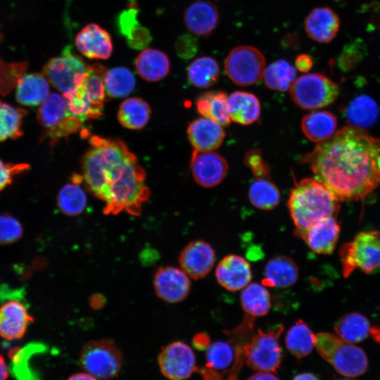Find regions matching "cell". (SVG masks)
Masks as SVG:
<instances>
[{
    "label": "cell",
    "mask_w": 380,
    "mask_h": 380,
    "mask_svg": "<svg viewBox=\"0 0 380 380\" xmlns=\"http://www.w3.org/2000/svg\"><path fill=\"white\" fill-rule=\"evenodd\" d=\"M338 201H357L380 185V139L362 128L345 127L303 158Z\"/></svg>",
    "instance_id": "cell-1"
},
{
    "label": "cell",
    "mask_w": 380,
    "mask_h": 380,
    "mask_svg": "<svg viewBox=\"0 0 380 380\" xmlns=\"http://www.w3.org/2000/svg\"><path fill=\"white\" fill-rule=\"evenodd\" d=\"M89 144L82 160V182L87 190L105 203L103 213L117 215L125 211L139 215L150 190L135 155L118 139L94 135Z\"/></svg>",
    "instance_id": "cell-2"
},
{
    "label": "cell",
    "mask_w": 380,
    "mask_h": 380,
    "mask_svg": "<svg viewBox=\"0 0 380 380\" xmlns=\"http://www.w3.org/2000/svg\"><path fill=\"white\" fill-rule=\"evenodd\" d=\"M287 204L296 227L294 234L298 237L317 222L336 217L340 209L339 201L312 178L302 179L296 184Z\"/></svg>",
    "instance_id": "cell-3"
},
{
    "label": "cell",
    "mask_w": 380,
    "mask_h": 380,
    "mask_svg": "<svg viewBox=\"0 0 380 380\" xmlns=\"http://www.w3.org/2000/svg\"><path fill=\"white\" fill-rule=\"evenodd\" d=\"M315 346L320 356L343 376L357 377L367 368L368 360L365 352L337 335L318 333L315 335Z\"/></svg>",
    "instance_id": "cell-4"
},
{
    "label": "cell",
    "mask_w": 380,
    "mask_h": 380,
    "mask_svg": "<svg viewBox=\"0 0 380 380\" xmlns=\"http://www.w3.org/2000/svg\"><path fill=\"white\" fill-rule=\"evenodd\" d=\"M283 330L282 324L266 331L258 329L246 342L238 343L236 347L241 351L246 364L258 372H275L282 359L279 336Z\"/></svg>",
    "instance_id": "cell-5"
},
{
    "label": "cell",
    "mask_w": 380,
    "mask_h": 380,
    "mask_svg": "<svg viewBox=\"0 0 380 380\" xmlns=\"http://www.w3.org/2000/svg\"><path fill=\"white\" fill-rule=\"evenodd\" d=\"M344 277L356 270L369 274L380 269V232H361L339 251Z\"/></svg>",
    "instance_id": "cell-6"
},
{
    "label": "cell",
    "mask_w": 380,
    "mask_h": 380,
    "mask_svg": "<svg viewBox=\"0 0 380 380\" xmlns=\"http://www.w3.org/2000/svg\"><path fill=\"white\" fill-rule=\"evenodd\" d=\"M79 364L82 369L95 378L110 380L119 374L122 366V355L111 339L92 340L82 348Z\"/></svg>",
    "instance_id": "cell-7"
},
{
    "label": "cell",
    "mask_w": 380,
    "mask_h": 380,
    "mask_svg": "<svg viewBox=\"0 0 380 380\" xmlns=\"http://www.w3.org/2000/svg\"><path fill=\"white\" fill-rule=\"evenodd\" d=\"M289 90L298 106L310 110L333 103L338 95L339 87L324 75L310 73L296 79Z\"/></svg>",
    "instance_id": "cell-8"
},
{
    "label": "cell",
    "mask_w": 380,
    "mask_h": 380,
    "mask_svg": "<svg viewBox=\"0 0 380 380\" xmlns=\"http://www.w3.org/2000/svg\"><path fill=\"white\" fill-rule=\"evenodd\" d=\"M37 120L43 129V137L51 143L76 132L82 123L69 113L63 96L57 92L49 94L40 105Z\"/></svg>",
    "instance_id": "cell-9"
},
{
    "label": "cell",
    "mask_w": 380,
    "mask_h": 380,
    "mask_svg": "<svg viewBox=\"0 0 380 380\" xmlns=\"http://www.w3.org/2000/svg\"><path fill=\"white\" fill-rule=\"evenodd\" d=\"M265 59L255 47L239 46L228 53L224 64L228 77L242 87L253 85L263 77Z\"/></svg>",
    "instance_id": "cell-10"
},
{
    "label": "cell",
    "mask_w": 380,
    "mask_h": 380,
    "mask_svg": "<svg viewBox=\"0 0 380 380\" xmlns=\"http://www.w3.org/2000/svg\"><path fill=\"white\" fill-rule=\"evenodd\" d=\"M88 66L82 59L66 46L61 54L50 58L42 70V75L63 94L75 89L82 82Z\"/></svg>",
    "instance_id": "cell-11"
},
{
    "label": "cell",
    "mask_w": 380,
    "mask_h": 380,
    "mask_svg": "<svg viewBox=\"0 0 380 380\" xmlns=\"http://www.w3.org/2000/svg\"><path fill=\"white\" fill-rule=\"evenodd\" d=\"M158 362L161 373L170 380H185L196 370L193 350L182 341L165 346L159 353Z\"/></svg>",
    "instance_id": "cell-12"
},
{
    "label": "cell",
    "mask_w": 380,
    "mask_h": 380,
    "mask_svg": "<svg viewBox=\"0 0 380 380\" xmlns=\"http://www.w3.org/2000/svg\"><path fill=\"white\" fill-rule=\"evenodd\" d=\"M191 170L195 181L201 186L218 185L228 172L226 160L218 153L194 150L191 158Z\"/></svg>",
    "instance_id": "cell-13"
},
{
    "label": "cell",
    "mask_w": 380,
    "mask_h": 380,
    "mask_svg": "<svg viewBox=\"0 0 380 380\" xmlns=\"http://www.w3.org/2000/svg\"><path fill=\"white\" fill-rule=\"evenodd\" d=\"M153 286L158 298L167 303H176L187 297L191 283L189 277L182 270L166 266L156 270Z\"/></svg>",
    "instance_id": "cell-14"
},
{
    "label": "cell",
    "mask_w": 380,
    "mask_h": 380,
    "mask_svg": "<svg viewBox=\"0 0 380 380\" xmlns=\"http://www.w3.org/2000/svg\"><path fill=\"white\" fill-rule=\"evenodd\" d=\"M215 260V253L213 247L201 239L189 242L179 256L181 270L194 279L205 277L212 270Z\"/></svg>",
    "instance_id": "cell-15"
},
{
    "label": "cell",
    "mask_w": 380,
    "mask_h": 380,
    "mask_svg": "<svg viewBox=\"0 0 380 380\" xmlns=\"http://www.w3.org/2000/svg\"><path fill=\"white\" fill-rule=\"evenodd\" d=\"M23 297L6 299L0 306V336L7 340L21 338L34 320L29 314Z\"/></svg>",
    "instance_id": "cell-16"
},
{
    "label": "cell",
    "mask_w": 380,
    "mask_h": 380,
    "mask_svg": "<svg viewBox=\"0 0 380 380\" xmlns=\"http://www.w3.org/2000/svg\"><path fill=\"white\" fill-rule=\"evenodd\" d=\"M219 284L224 289L236 291L244 289L252 279L250 264L243 257L230 254L224 257L215 270Z\"/></svg>",
    "instance_id": "cell-17"
},
{
    "label": "cell",
    "mask_w": 380,
    "mask_h": 380,
    "mask_svg": "<svg viewBox=\"0 0 380 380\" xmlns=\"http://www.w3.org/2000/svg\"><path fill=\"white\" fill-rule=\"evenodd\" d=\"M75 43L82 55L91 59H107L113 51L108 32L95 23L83 27L77 34Z\"/></svg>",
    "instance_id": "cell-18"
},
{
    "label": "cell",
    "mask_w": 380,
    "mask_h": 380,
    "mask_svg": "<svg viewBox=\"0 0 380 380\" xmlns=\"http://www.w3.org/2000/svg\"><path fill=\"white\" fill-rule=\"evenodd\" d=\"M340 225L335 217L322 219L304 231L298 237L317 254H331L338 239Z\"/></svg>",
    "instance_id": "cell-19"
},
{
    "label": "cell",
    "mask_w": 380,
    "mask_h": 380,
    "mask_svg": "<svg viewBox=\"0 0 380 380\" xmlns=\"http://www.w3.org/2000/svg\"><path fill=\"white\" fill-rule=\"evenodd\" d=\"M106 71V68L99 63L89 65L82 82L75 89L90 106L91 119L98 118L102 114L106 96L104 78Z\"/></svg>",
    "instance_id": "cell-20"
},
{
    "label": "cell",
    "mask_w": 380,
    "mask_h": 380,
    "mask_svg": "<svg viewBox=\"0 0 380 380\" xmlns=\"http://www.w3.org/2000/svg\"><path fill=\"white\" fill-rule=\"evenodd\" d=\"M340 27L338 15L329 7L312 9L305 20L308 36L314 41L328 43L336 36Z\"/></svg>",
    "instance_id": "cell-21"
},
{
    "label": "cell",
    "mask_w": 380,
    "mask_h": 380,
    "mask_svg": "<svg viewBox=\"0 0 380 380\" xmlns=\"http://www.w3.org/2000/svg\"><path fill=\"white\" fill-rule=\"evenodd\" d=\"M184 22L191 32L200 36L210 35L219 23L217 7L206 0H197L185 11Z\"/></svg>",
    "instance_id": "cell-22"
},
{
    "label": "cell",
    "mask_w": 380,
    "mask_h": 380,
    "mask_svg": "<svg viewBox=\"0 0 380 380\" xmlns=\"http://www.w3.org/2000/svg\"><path fill=\"white\" fill-rule=\"evenodd\" d=\"M188 138L194 150L210 151L220 146L225 132L216 122L201 118L192 121L187 127Z\"/></svg>",
    "instance_id": "cell-23"
},
{
    "label": "cell",
    "mask_w": 380,
    "mask_h": 380,
    "mask_svg": "<svg viewBox=\"0 0 380 380\" xmlns=\"http://www.w3.org/2000/svg\"><path fill=\"white\" fill-rule=\"evenodd\" d=\"M299 277L296 262L286 255H277L266 264L262 284L265 286L286 289L294 285Z\"/></svg>",
    "instance_id": "cell-24"
},
{
    "label": "cell",
    "mask_w": 380,
    "mask_h": 380,
    "mask_svg": "<svg viewBox=\"0 0 380 380\" xmlns=\"http://www.w3.org/2000/svg\"><path fill=\"white\" fill-rule=\"evenodd\" d=\"M46 350L44 343L37 341L12 348L8 352L9 372L15 380H40L38 372L32 368L30 360L32 356L43 353Z\"/></svg>",
    "instance_id": "cell-25"
},
{
    "label": "cell",
    "mask_w": 380,
    "mask_h": 380,
    "mask_svg": "<svg viewBox=\"0 0 380 380\" xmlns=\"http://www.w3.org/2000/svg\"><path fill=\"white\" fill-rule=\"evenodd\" d=\"M49 95V82L42 74H23L17 82L15 99L23 106H40Z\"/></svg>",
    "instance_id": "cell-26"
},
{
    "label": "cell",
    "mask_w": 380,
    "mask_h": 380,
    "mask_svg": "<svg viewBox=\"0 0 380 380\" xmlns=\"http://www.w3.org/2000/svg\"><path fill=\"white\" fill-rule=\"evenodd\" d=\"M227 108L230 119L241 125H251L260 115V104L253 94L236 91L227 99Z\"/></svg>",
    "instance_id": "cell-27"
},
{
    "label": "cell",
    "mask_w": 380,
    "mask_h": 380,
    "mask_svg": "<svg viewBox=\"0 0 380 380\" xmlns=\"http://www.w3.org/2000/svg\"><path fill=\"white\" fill-rule=\"evenodd\" d=\"M135 68L138 74L149 82L163 79L170 71V60L163 51L156 49H146L135 59Z\"/></svg>",
    "instance_id": "cell-28"
},
{
    "label": "cell",
    "mask_w": 380,
    "mask_h": 380,
    "mask_svg": "<svg viewBox=\"0 0 380 380\" xmlns=\"http://www.w3.org/2000/svg\"><path fill=\"white\" fill-rule=\"evenodd\" d=\"M336 127V117L327 110L307 114L301 121V129L305 137L317 143L323 142L332 137Z\"/></svg>",
    "instance_id": "cell-29"
},
{
    "label": "cell",
    "mask_w": 380,
    "mask_h": 380,
    "mask_svg": "<svg viewBox=\"0 0 380 380\" xmlns=\"http://www.w3.org/2000/svg\"><path fill=\"white\" fill-rule=\"evenodd\" d=\"M241 303L246 317L253 319L266 315L271 308V298L262 284H248L241 294Z\"/></svg>",
    "instance_id": "cell-30"
},
{
    "label": "cell",
    "mask_w": 380,
    "mask_h": 380,
    "mask_svg": "<svg viewBox=\"0 0 380 380\" xmlns=\"http://www.w3.org/2000/svg\"><path fill=\"white\" fill-rule=\"evenodd\" d=\"M227 96L222 91H211L201 94L196 100L197 111L222 127L228 126L230 118L227 108Z\"/></svg>",
    "instance_id": "cell-31"
},
{
    "label": "cell",
    "mask_w": 380,
    "mask_h": 380,
    "mask_svg": "<svg viewBox=\"0 0 380 380\" xmlns=\"http://www.w3.org/2000/svg\"><path fill=\"white\" fill-rule=\"evenodd\" d=\"M346 120L351 126L363 128L374 124L379 116L376 102L369 96L361 95L353 99L344 111Z\"/></svg>",
    "instance_id": "cell-32"
},
{
    "label": "cell",
    "mask_w": 380,
    "mask_h": 380,
    "mask_svg": "<svg viewBox=\"0 0 380 380\" xmlns=\"http://www.w3.org/2000/svg\"><path fill=\"white\" fill-rule=\"evenodd\" d=\"M315 335L302 319L297 320L288 330L285 337L286 347L297 358L308 355L313 350Z\"/></svg>",
    "instance_id": "cell-33"
},
{
    "label": "cell",
    "mask_w": 380,
    "mask_h": 380,
    "mask_svg": "<svg viewBox=\"0 0 380 380\" xmlns=\"http://www.w3.org/2000/svg\"><path fill=\"white\" fill-rule=\"evenodd\" d=\"M151 109L148 103L138 97L125 99L120 106L118 118L125 128L139 129L148 122Z\"/></svg>",
    "instance_id": "cell-34"
},
{
    "label": "cell",
    "mask_w": 380,
    "mask_h": 380,
    "mask_svg": "<svg viewBox=\"0 0 380 380\" xmlns=\"http://www.w3.org/2000/svg\"><path fill=\"white\" fill-rule=\"evenodd\" d=\"M334 329L338 337L355 343L362 341L367 337L370 326L365 316L352 312L341 317L337 321Z\"/></svg>",
    "instance_id": "cell-35"
},
{
    "label": "cell",
    "mask_w": 380,
    "mask_h": 380,
    "mask_svg": "<svg viewBox=\"0 0 380 380\" xmlns=\"http://www.w3.org/2000/svg\"><path fill=\"white\" fill-rule=\"evenodd\" d=\"M220 76L217 62L210 56L196 58L187 68L189 82L198 88H208L214 84Z\"/></svg>",
    "instance_id": "cell-36"
},
{
    "label": "cell",
    "mask_w": 380,
    "mask_h": 380,
    "mask_svg": "<svg viewBox=\"0 0 380 380\" xmlns=\"http://www.w3.org/2000/svg\"><path fill=\"white\" fill-rule=\"evenodd\" d=\"M27 111L0 101V142L16 139L23 134V119Z\"/></svg>",
    "instance_id": "cell-37"
},
{
    "label": "cell",
    "mask_w": 380,
    "mask_h": 380,
    "mask_svg": "<svg viewBox=\"0 0 380 380\" xmlns=\"http://www.w3.org/2000/svg\"><path fill=\"white\" fill-rule=\"evenodd\" d=\"M280 197L279 189L269 179H255L248 189L250 202L260 210H271L275 208L280 201Z\"/></svg>",
    "instance_id": "cell-38"
},
{
    "label": "cell",
    "mask_w": 380,
    "mask_h": 380,
    "mask_svg": "<svg viewBox=\"0 0 380 380\" xmlns=\"http://www.w3.org/2000/svg\"><path fill=\"white\" fill-rule=\"evenodd\" d=\"M266 86L272 90L286 91L296 80V70L285 60H277L270 64L264 71Z\"/></svg>",
    "instance_id": "cell-39"
},
{
    "label": "cell",
    "mask_w": 380,
    "mask_h": 380,
    "mask_svg": "<svg viewBox=\"0 0 380 380\" xmlns=\"http://www.w3.org/2000/svg\"><path fill=\"white\" fill-rule=\"evenodd\" d=\"M135 78L125 67H116L106 71L104 78L106 93L115 98L129 95L135 87Z\"/></svg>",
    "instance_id": "cell-40"
},
{
    "label": "cell",
    "mask_w": 380,
    "mask_h": 380,
    "mask_svg": "<svg viewBox=\"0 0 380 380\" xmlns=\"http://www.w3.org/2000/svg\"><path fill=\"white\" fill-rule=\"evenodd\" d=\"M57 205L67 215H80L86 208L87 196L80 184L72 182L64 185L57 195Z\"/></svg>",
    "instance_id": "cell-41"
},
{
    "label": "cell",
    "mask_w": 380,
    "mask_h": 380,
    "mask_svg": "<svg viewBox=\"0 0 380 380\" xmlns=\"http://www.w3.org/2000/svg\"><path fill=\"white\" fill-rule=\"evenodd\" d=\"M205 357L208 367L225 369L234 361L235 349L228 342L216 341L207 348Z\"/></svg>",
    "instance_id": "cell-42"
},
{
    "label": "cell",
    "mask_w": 380,
    "mask_h": 380,
    "mask_svg": "<svg viewBox=\"0 0 380 380\" xmlns=\"http://www.w3.org/2000/svg\"><path fill=\"white\" fill-rule=\"evenodd\" d=\"M23 229L20 221L8 213L0 215V244H11L21 238Z\"/></svg>",
    "instance_id": "cell-43"
},
{
    "label": "cell",
    "mask_w": 380,
    "mask_h": 380,
    "mask_svg": "<svg viewBox=\"0 0 380 380\" xmlns=\"http://www.w3.org/2000/svg\"><path fill=\"white\" fill-rule=\"evenodd\" d=\"M244 164L250 169L255 179H269L270 167L258 149L248 151L243 159Z\"/></svg>",
    "instance_id": "cell-44"
},
{
    "label": "cell",
    "mask_w": 380,
    "mask_h": 380,
    "mask_svg": "<svg viewBox=\"0 0 380 380\" xmlns=\"http://www.w3.org/2000/svg\"><path fill=\"white\" fill-rule=\"evenodd\" d=\"M138 10L134 6L122 11L118 17L117 25L118 31L125 38L133 34L141 26L137 20Z\"/></svg>",
    "instance_id": "cell-45"
},
{
    "label": "cell",
    "mask_w": 380,
    "mask_h": 380,
    "mask_svg": "<svg viewBox=\"0 0 380 380\" xmlns=\"http://www.w3.org/2000/svg\"><path fill=\"white\" fill-rule=\"evenodd\" d=\"M29 167L27 163H6L0 159V191L10 185L15 175L25 172Z\"/></svg>",
    "instance_id": "cell-46"
},
{
    "label": "cell",
    "mask_w": 380,
    "mask_h": 380,
    "mask_svg": "<svg viewBox=\"0 0 380 380\" xmlns=\"http://www.w3.org/2000/svg\"><path fill=\"white\" fill-rule=\"evenodd\" d=\"M175 49L179 57L191 58L198 52V40L191 34H183L176 41Z\"/></svg>",
    "instance_id": "cell-47"
},
{
    "label": "cell",
    "mask_w": 380,
    "mask_h": 380,
    "mask_svg": "<svg viewBox=\"0 0 380 380\" xmlns=\"http://www.w3.org/2000/svg\"><path fill=\"white\" fill-rule=\"evenodd\" d=\"M295 65L297 70L301 72H308L313 65L312 57L306 53L298 55L295 60Z\"/></svg>",
    "instance_id": "cell-48"
},
{
    "label": "cell",
    "mask_w": 380,
    "mask_h": 380,
    "mask_svg": "<svg viewBox=\"0 0 380 380\" xmlns=\"http://www.w3.org/2000/svg\"><path fill=\"white\" fill-rule=\"evenodd\" d=\"M193 344L198 350L207 349L210 345V339L207 334L199 333L193 338Z\"/></svg>",
    "instance_id": "cell-49"
},
{
    "label": "cell",
    "mask_w": 380,
    "mask_h": 380,
    "mask_svg": "<svg viewBox=\"0 0 380 380\" xmlns=\"http://www.w3.org/2000/svg\"><path fill=\"white\" fill-rule=\"evenodd\" d=\"M299 39L295 34H288L282 39V45L287 49H293L298 45Z\"/></svg>",
    "instance_id": "cell-50"
},
{
    "label": "cell",
    "mask_w": 380,
    "mask_h": 380,
    "mask_svg": "<svg viewBox=\"0 0 380 380\" xmlns=\"http://www.w3.org/2000/svg\"><path fill=\"white\" fill-rule=\"evenodd\" d=\"M106 303L105 298L99 293L91 296L89 300L90 306L95 310L101 309Z\"/></svg>",
    "instance_id": "cell-51"
},
{
    "label": "cell",
    "mask_w": 380,
    "mask_h": 380,
    "mask_svg": "<svg viewBox=\"0 0 380 380\" xmlns=\"http://www.w3.org/2000/svg\"><path fill=\"white\" fill-rule=\"evenodd\" d=\"M247 380H279L274 374L269 372H258L251 375Z\"/></svg>",
    "instance_id": "cell-52"
},
{
    "label": "cell",
    "mask_w": 380,
    "mask_h": 380,
    "mask_svg": "<svg viewBox=\"0 0 380 380\" xmlns=\"http://www.w3.org/2000/svg\"><path fill=\"white\" fill-rule=\"evenodd\" d=\"M241 362H234V367L232 371V373L230 374V376L227 378V380H236V375L239 371V369L241 368ZM213 378H208V376H205L207 378V380H221L218 378V376H213V374H211Z\"/></svg>",
    "instance_id": "cell-53"
},
{
    "label": "cell",
    "mask_w": 380,
    "mask_h": 380,
    "mask_svg": "<svg viewBox=\"0 0 380 380\" xmlns=\"http://www.w3.org/2000/svg\"><path fill=\"white\" fill-rule=\"evenodd\" d=\"M67 380H97V379L86 372L75 374L70 376Z\"/></svg>",
    "instance_id": "cell-54"
},
{
    "label": "cell",
    "mask_w": 380,
    "mask_h": 380,
    "mask_svg": "<svg viewBox=\"0 0 380 380\" xmlns=\"http://www.w3.org/2000/svg\"><path fill=\"white\" fill-rule=\"evenodd\" d=\"M8 376V370L4 357L0 355V380H6Z\"/></svg>",
    "instance_id": "cell-55"
},
{
    "label": "cell",
    "mask_w": 380,
    "mask_h": 380,
    "mask_svg": "<svg viewBox=\"0 0 380 380\" xmlns=\"http://www.w3.org/2000/svg\"><path fill=\"white\" fill-rule=\"evenodd\" d=\"M293 380H319L315 374L309 372L300 373L293 379Z\"/></svg>",
    "instance_id": "cell-56"
},
{
    "label": "cell",
    "mask_w": 380,
    "mask_h": 380,
    "mask_svg": "<svg viewBox=\"0 0 380 380\" xmlns=\"http://www.w3.org/2000/svg\"><path fill=\"white\" fill-rule=\"evenodd\" d=\"M369 333L372 336L373 338L380 343V328L379 327H370Z\"/></svg>",
    "instance_id": "cell-57"
},
{
    "label": "cell",
    "mask_w": 380,
    "mask_h": 380,
    "mask_svg": "<svg viewBox=\"0 0 380 380\" xmlns=\"http://www.w3.org/2000/svg\"><path fill=\"white\" fill-rule=\"evenodd\" d=\"M337 380H353V379H337Z\"/></svg>",
    "instance_id": "cell-58"
}]
</instances>
